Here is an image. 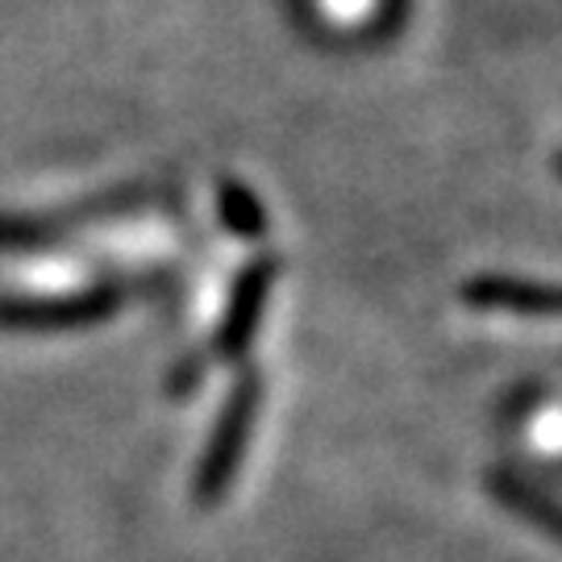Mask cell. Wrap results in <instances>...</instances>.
I'll list each match as a JSON object with an SVG mask.
<instances>
[{"label": "cell", "mask_w": 562, "mask_h": 562, "mask_svg": "<svg viewBox=\"0 0 562 562\" xmlns=\"http://www.w3.org/2000/svg\"><path fill=\"white\" fill-rule=\"evenodd\" d=\"M125 301L121 288L83 292L71 301H0V325L4 329H71V325L104 322Z\"/></svg>", "instance_id": "cell-1"}, {"label": "cell", "mask_w": 562, "mask_h": 562, "mask_svg": "<svg viewBox=\"0 0 562 562\" xmlns=\"http://www.w3.org/2000/svg\"><path fill=\"white\" fill-rule=\"evenodd\" d=\"M480 308H521V313H562V288H538L517 280H471L462 292Z\"/></svg>", "instance_id": "cell-2"}, {"label": "cell", "mask_w": 562, "mask_h": 562, "mask_svg": "<svg viewBox=\"0 0 562 562\" xmlns=\"http://www.w3.org/2000/svg\"><path fill=\"white\" fill-rule=\"evenodd\" d=\"M271 276H276V262H255L241 276L238 292H234V308H229V325H225V341H241L259 325L262 301L271 292Z\"/></svg>", "instance_id": "cell-3"}, {"label": "cell", "mask_w": 562, "mask_h": 562, "mask_svg": "<svg viewBox=\"0 0 562 562\" xmlns=\"http://www.w3.org/2000/svg\"><path fill=\"white\" fill-rule=\"evenodd\" d=\"M246 404H250V387L234 401V413H229V422H225V434L217 438L213 462L204 467V492H209V496H213L217 487H225V475H229L234 462H238V446H241V434H246Z\"/></svg>", "instance_id": "cell-4"}, {"label": "cell", "mask_w": 562, "mask_h": 562, "mask_svg": "<svg viewBox=\"0 0 562 562\" xmlns=\"http://www.w3.org/2000/svg\"><path fill=\"white\" fill-rule=\"evenodd\" d=\"M217 201H222V217L229 222V229H238V234H262V209L255 201V192H246L241 183L234 180H222L217 188Z\"/></svg>", "instance_id": "cell-5"}, {"label": "cell", "mask_w": 562, "mask_h": 562, "mask_svg": "<svg viewBox=\"0 0 562 562\" xmlns=\"http://www.w3.org/2000/svg\"><path fill=\"white\" fill-rule=\"evenodd\" d=\"M408 4L413 0H380L375 4V13H371V38H392L396 30L404 25V18H408Z\"/></svg>", "instance_id": "cell-6"}, {"label": "cell", "mask_w": 562, "mask_h": 562, "mask_svg": "<svg viewBox=\"0 0 562 562\" xmlns=\"http://www.w3.org/2000/svg\"><path fill=\"white\" fill-rule=\"evenodd\" d=\"M501 496L513 504V508H538L542 517H533V521L546 525L550 533H559V538H562V508H554V513H550V508H546L538 496H529V492H521V487H504V483H501Z\"/></svg>", "instance_id": "cell-7"}, {"label": "cell", "mask_w": 562, "mask_h": 562, "mask_svg": "<svg viewBox=\"0 0 562 562\" xmlns=\"http://www.w3.org/2000/svg\"><path fill=\"white\" fill-rule=\"evenodd\" d=\"M288 4H292V9L301 13V18H304V13H308V0H288Z\"/></svg>", "instance_id": "cell-8"}, {"label": "cell", "mask_w": 562, "mask_h": 562, "mask_svg": "<svg viewBox=\"0 0 562 562\" xmlns=\"http://www.w3.org/2000/svg\"><path fill=\"white\" fill-rule=\"evenodd\" d=\"M554 167H559V176H562V155H559V159H554Z\"/></svg>", "instance_id": "cell-9"}]
</instances>
